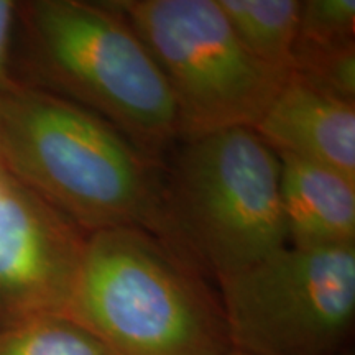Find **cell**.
Returning <instances> with one entry per match:
<instances>
[{"label":"cell","instance_id":"9a60e30c","mask_svg":"<svg viewBox=\"0 0 355 355\" xmlns=\"http://www.w3.org/2000/svg\"><path fill=\"white\" fill-rule=\"evenodd\" d=\"M222 355H248V354H245V352H241V350L230 349V350H227V352H225V354H222Z\"/></svg>","mask_w":355,"mask_h":355},{"label":"cell","instance_id":"5b68a950","mask_svg":"<svg viewBox=\"0 0 355 355\" xmlns=\"http://www.w3.org/2000/svg\"><path fill=\"white\" fill-rule=\"evenodd\" d=\"M110 3L165 74L183 140L224 128H254L290 78L243 46L217 0Z\"/></svg>","mask_w":355,"mask_h":355},{"label":"cell","instance_id":"277c9868","mask_svg":"<svg viewBox=\"0 0 355 355\" xmlns=\"http://www.w3.org/2000/svg\"><path fill=\"white\" fill-rule=\"evenodd\" d=\"M26 20L48 76L152 162L181 139L175 97L152 53L112 3L43 0Z\"/></svg>","mask_w":355,"mask_h":355},{"label":"cell","instance_id":"52a82bcc","mask_svg":"<svg viewBox=\"0 0 355 355\" xmlns=\"http://www.w3.org/2000/svg\"><path fill=\"white\" fill-rule=\"evenodd\" d=\"M87 235L0 170V327L64 316Z\"/></svg>","mask_w":355,"mask_h":355},{"label":"cell","instance_id":"9c48e42d","mask_svg":"<svg viewBox=\"0 0 355 355\" xmlns=\"http://www.w3.org/2000/svg\"><path fill=\"white\" fill-rule=\"evenodd\" d=\"M278 158L288 245H355V180L290 155Z\"/></svg>","mask_w":355,"mask_h":355},{"label":"cell","instance_id":"4fadbf2b","mask_svg":"<svg viewBox=\"0 0 355 355\" xmlns=\"http://www.w3.org/2000/svg\"><path fill=\"white\" fill-rule=\"evenodd\" d=\"M355 0H304L296 48H332L355 43Z\"/></svg>","mask_w":355,"mask_h":355},{"label":"cell","instance_id":"e0dca14e","mask_svg":"<svg viewBox=\"0 0 355 355\" xmlns=\"http://www.w3.org/2000/svg\"><path fill=\"white\" fill-rule=\"evenodd\" d=\"M337 355H352V352H349V350H345V352H340V354H337Z\"/></svg>","mask_w":355,"mask_h":355},{"label":"cell","instance_id":"7a4b0ae2","mask_svg":"<svg viewBox=\"0 0 355 355\" xmlns=\"http://www.w3.org/2000/svg\"><path fill=\"white\" fill-rule=\"evenodd\" d=\"M66 318L112 355H222L219 296L194 266L139 227L87 235Z\"/></svg>","mask_w":355,"mask_h":355},{"label":"cell","instance_id":"ba28073f","mask_svg":"<svg viewBox=\"0 0 355 355\" xmlns=\"http://www.w3.org/2000/svg\"><path fill=\"white\" fill-rule=\"evenodd\" d=\"M277 155H290L355 180V104L290 76L254 127Z\"/></svg>","mask_w":355,"mask_h":355},{"label":"cell","instance_id":"8fae6325","mask_svg":"<svg viewBox=\"0 0 355 355\" xmlns=\"http://www.w3.org/2000/svg\"><path fill=\"white\" fill-rule=\"evenodd\" d=\"M0 355H112L66 316H43L0 327Z\"/></svg>","mask_w":355,"mask_h":355},{"label":"cell","instance_id":"3957f363","mask_svg":"<svg viewBox=\"0 0 355 355\" xmlns=\"http://www.w3.org/2000/svg\"><path fill=\"white\" fill-rule=\"evenodd\" d=\"M162 242L216 279L288 245L279 158L254 128L183 140L165 183Z\"/></svg>","mask_w":355,"mask_h":355},{"label":"cell","instance_id":"6da1fadb","mask_svg":"<svg viewBox=\"0 0 355 355\" xmlns=\"http://www.w3.org/2000/svg\"><path fill=\"white\" fill-rule=\"evenodd\" d=\"M3 168L86 234H165V183L153 162L104 119L53 92H0Z\"/></svg>","mask_w":355,"mask_h":355},{"label":"cell","instance_id":"30bf717a","mask_svg":"<svg viewBox=\"0 0 355 355\" xmlns=\"http://www.w3.org/2000/svg\"><path fill=\"white\" fill-rule=\"evenodd\" d=\"M217 3L257 60L282 73H291L300 0H217Z\"/></svg>","mask_w":355,"mask_h":355},{"label":"cell","instance_id":"7c38bea8","mask_svg":"<svg viewBox=\"0 0 355 355\" xmlns=\"http://www.w3.org/2000/svg\"><path fill=\"white\" fill-rule=\"evenodd\" d=\"M290 76L355 104V43L332 48H296Z\"/></svg>","mask_w":355,"mask_h":355},{"label":"cell","instance_id":"8992f818","mask_svg":"<svg viewBox=\"0 0 355 355\" xmlns=\"http://www.w3.org/2000/svg\"><path fill=\"white\" fill-rule=\"evenodd\" d=\"M230 347L248 355H337L355 322V245H286L216 279Z\"/></svg>","mask_w":355,"mask_h":355},{"label":"cell","instance_id":"5bb4252c","mask_svg":"<svg viewBox=\"0 0 355 355\" xmlns=\"http://www.w3.org/2000/svg\"><path fill=\"white\" fill-rule=\"evenodd\" d=\"M19 6L10 0H0V92L17 86L10 78V50L13 26H15Z\"/></svg>","mask_w":355,"mask_h":355},{"label":"cell","instance_id":"2e32d148","mask_svg":"<svg viewBox=\"0 0 355 355\" xmlns=\"http://www.w3.org/2000/svg\"><path fill=\"white\" fill-rule=\"evenodd\" d=\"M0 170H6V168H3V159H2V145H0Z\"/></svg>","mask_w":355,"mask_h":355}]
</instances>
